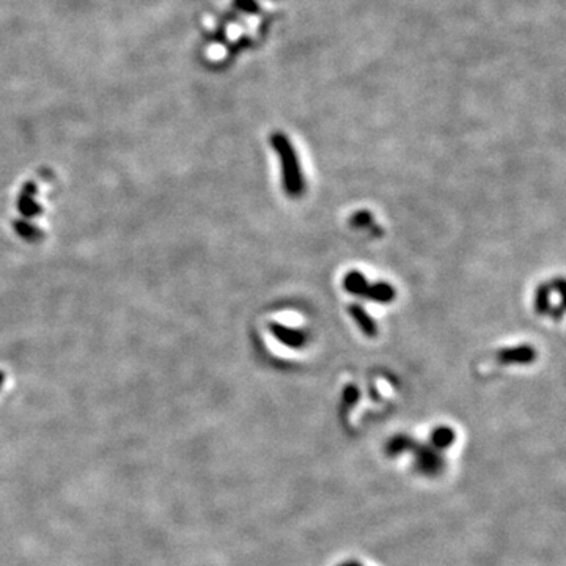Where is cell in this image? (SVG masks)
Instances as JSON below:
<instances>
[{
  "label": "cell",
  "instance_id": "obj_10",
  "mask_svg": "<svg viewBox=\"0 0 566 566\" xmlns=\"http://www.w3.org/2000/svg\"><path fill=\"white\" fill-rule=\"evenodd\" d=\"M357 398H358L357 387H356V386H348V387H346V390H344V401L348 402V405H354Z\"/></svg>",
  "mask_w": 566,
  "mask_h": 566
},
{
  "label": "cell",
  "instance_id": "obj_5",
  "mask_svg": "<svg viewBox=\"0 0 566 566\" xmlns=\"http://www.w3.org/2000/svg\"><path fill=\"white\" fill-rule=\"evenodd\" d=\"M365 296L379 302V304H387V302H392L395 299V288L386 282H379L375 283V285H368Z\"/></svg>",
  "mask_w": 566,
  "mask_h": 566
},
{
  "label": "cell",
  "instance_id": "obj_4",
  "mask_svg": "<svg viewBox=\"0 0 566 566\" xmlns=\"http://www.w3.org/2000/svg\"><path fill=\"white\" fill-rule=\"evenodd\" d=\"M349 313L351 317L354 318V321L357 323V326L361 327V331L365 333V335L368 337H375L377 333V327L376 323L373 319H371L370 314L365 312V308L361 305H351L349 307Z\"/></svg>",
  "mask_w": 566,
  "mask_h": 566
},
{
  "label": "cell",
  "instance_id": "obj_8",
  "mask_svg": "<svg viewBox=\"0 0 566 566\" xmlns=\"http://www.w3.org/2000/svg\"><path fill=\"white\" fill-rule=\"evenodd\" d=\"M453 440H455V433H453L450 428H447V426L437 428V430L433 433V442H434V445L440 447V449L449 447Z\"/></svg>",
  "mask_w": 566,
  "mask_h": 566
},
{
  "label": "cell",
  "instance_id": "obj_2",
  "mask_svg": "<svg viewBox=\"0 0 566 566\" xmlns=\"http://www.w3.org/2000/svg\"><path fill=\"white\" fill-rule=\"evenodd\" d=\"M269 331L280 343L289 346V348H302L307 343V335L304 332L291 329V327H286L280 323H270Z\"/></svg>",
  "mask_w": 566,
  "mask_h": 566
},
{
  "label": "cell",
  "instance_id": "obj_9",
  "mask_svg": "<svg viewBox=\"0 0 566 566\" xmlns=\"http://www.w3.org/2000/svg\"><path fill=\"white\" fill-rule=\"evenodd\" d=\"M371 222H373V217L368 211H358L349 219V224L356 228H365V226H370Z\"/></svg>",
  "mask_w": 566,
  "mask_h": 566
},
{
  "label": "cell",
  "instance_id": "obj_3",
  "mask_svg": "<svg viewBox=\"0 0 566 566\" xmlns=\"http://www.w3.org/2000/svg\"><path fill=\"white\" fill-rule=\"evenodd\" d=\"M535 358H537V351L528 344L499 351V361L503 363H530Z\"/></svg>",
  "mask_w": 566,
  "mask_h": 566
},
{
  "label": "cell",
  "instance_id": "obj_11",
  "mask_svg": "<svg viewBox=\"0 0 566 566\" xmlns=\"http://www.w3.org/2000/svg\"><path fill=\"white\" fill-rule=\"evenodd\" d=\"M342 566H361V565L356 563V562H349V563H344V565H342Z\"/></svg>",
  "mask_w": 566,
  "mask_h": 566
},
{
  "label": "cell",
  "instance_id": "obj_1",
  "mask_svg": "<svg viewBox=\"0 0 566 566\" xmlns=\"http://www.w3.org/2000/svg\"><path fill=\"white\" fill-rule=\"evenodd\" d=\"M270 143H273L275 153L280 157L283 187H285L288 195H291V197H299V195L304 192L305 181L304 175L300 172L298 156H296V151L291 142L288 140L286 136L277 132V134L270 137Z\"/></svg>",
  "mask_w": 566,
  "mask_h": 566
},
{
  "label": "cell",
  "instance_id": "obj_7",
  "mask_svg": "<svg viewBox=\"0 0 566 566\" xmlns=\"http://www.w3.org/2000/svg\"><path fill=\"white\" fill-rule=\"evenodd\" d=\"M549 294H551V286L543 285V286L538 288L537 298H535V308H537L538 313L549 312V308H551Z\"/></svg>",
  "mask_w": 566,
  "mask_h": 566
},
{
  "label": "cell",
  "instance_id": "obj_6",
  "mask_svg": "<svg viewBox=\"0 0 566 566\" xmlns=\"http://www.w3.org/2000/svg\"><path fill=\"white\" fill-rule=\"evenodd\" d=\"M370 283L365 279V275L362 273H358V270H351L344 275V280H343V286L348 293L354 294V296H365V291H367Z\"/></svg>",
  "mask_w": 566,
  "mask_h": 566
}]
</instances>
